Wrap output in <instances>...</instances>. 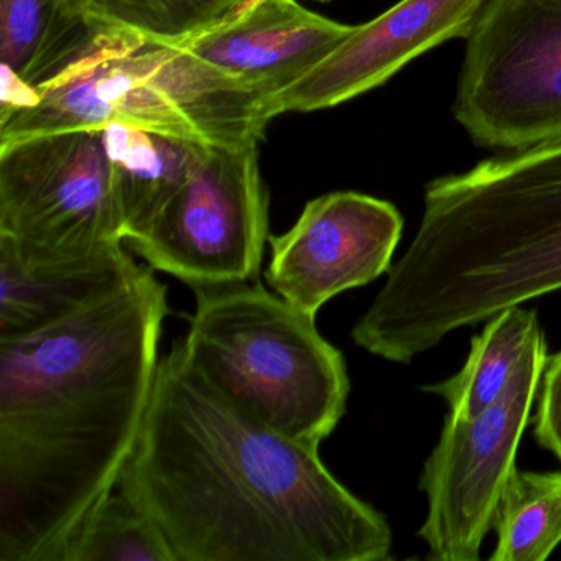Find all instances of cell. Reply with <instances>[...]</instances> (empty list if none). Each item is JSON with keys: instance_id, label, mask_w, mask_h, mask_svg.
I'll list each match as a JSON object with an SVG mask.
<instances>
[{"instance_id": "cell-1", "label": "cell", "mask_w": 561, "mask_h": 561, "mask_svg": "<svg viewBox=\"0 0 561 561\" xmlns=\"http://www.w3.org/2000/svg\"><path fill=\"white\" fill-rule=\"evenodd\" d=\"M176 561H383L389 522L308 448L219 396L176 341L117 482Z\"/></svg>"}, {"instance_id": "cell-2", "label": "cell", "mask_w": 561, "mask_h": 561, "mask_svg": "<svg viewBox=\"0 0 561 561\" xmlns=\"http://www.w3.org/2000/svg\"><path fill=\"white\" fill-rule=\"evenodd\" d=\"M169 313V288L142 265L77 317L0 341V561H61L116 491Z\"/></svg>"}, {"instance_id": "cell-3", "label": "cell", "mask_w": 561, "mask_h": 561, "mask_svg": "<svg viewBox=\"0 0 561 561\" xmlns=\"http://www.w3.org/2000/svg\"><path fill=\"white\" fill-rule=\"evenodd\" d=\"M423 203L351 331L367 353L409 364L458 328L561 290V139L432 180Z\"/></svg>"}, {"instance_id": "cell-4", "label": "cell", "mask_w": 561, "mask_h": 561, "mask_svg": "<svg viewBox=\"0 0 561 561\" xmlns=\"http://www.w3.org/2000/svg\"><path fill=\"white\" fill-rule=\"evenodd\" d=\"M264 100L183 47L114 31L87 60L44 88L25 87L0 114V147L75 130L136 127L211 146L259 144Z\"/></svg>"}, {"instance_id": "cell-5", "label": "cell", "mask_w": 561, "mask_h": 561, "mask_svg": "<svg viewBox=\"0 0 561 561\" xmlns=\"http://www.w3.org/2000/svg\"><path fill=\"white\" fill-rule=\"evenodd\" d=\"M183 353L229 403L274 432L320 449L346 413V360L314 320L261 280L196 288Z\"/></svg>"}, {"instance_id": "cell-6", "label": "cell", "mask_w": 561, "mask_h": 561, "mask_svg": "<svg viewBox=\"0 0 561 561\" xmlns=\"http://www.w3.org/2000/svg\"><path fill=\"white\" fill-rule=\"evenodd\" d=\"M465 41L453 114L472 142L561 139V0H484Z\"/></svg>"}, {"instance_id": "cell-7", "label": "cell", "mask_w": 561, "mask_h": 561, "mask_svg": "<svg viewBox=\"0 0 561 561\" xmlns=\"http://www.w3.org/2000/svg\"><path fill=\"white\" fill-rule=\"evenodd\" d=\"M257 146L198 144L185 182L130 249L192 290L257 282L271 238Z\"/></svg>"}, {"instance_id": "cell-8", "label": "cell", "mask_w": 561, "mask_h": 561, "mask_svg": "<svg viewBox=\"0 0 561 561\" xmlns=\"http://www.w3.org/2000/svg\"><path fill=\"white\" fill-rule=\"evenodd\" d=\"M547 360L541 333L491 409L468 422L446 415L420 478L428 514L419 537L428 545L432 560H479L482 541L494 527L502 492L517 469L515 456Z\"/></svg>"}, {"instance_id": "cell-9", "label": "cell", "mask_w": 561, "mask_h": 561, "mask_svg": "<svg viewBox=\"0 0 561 561\" xmlns=\"http://www.w3.org/2000/svg\"><path fill=\"white\" fill-rule=\"evenodd\" d=\"M0 236L58 251L126 242L101 130L0 147Z\"/></svg>"}, {"instance_id": "cell-10", "label": "cell", "mask_w": 561, "mask_h": 561, "mask_svg": "<svg viewBox=\"0 0 561 561\" xmlns=\"http://www.w3.org/2000/svg\"><path fill=\"white\" fill-rule=\"evenodd\" d=\"M403 218L386 199L334 192L311 199L282 236H271L265 280L291 307L317 318L324 304L387 274Z\"/></svg>"}, {"instance_id": "cell-11", "label": "cell", "mask_w": 561, "mask_h": 561, "mask_svg": "<svg viewBox=\"0 0 561 561\" xmlns=\"http://www.w3.org/2000/svg\"><path fill=\"white\" fill-rule=\"evenodd\" d=\"M484 0H400L357 25L321 64L291 87L268 98L265 116L313 113L379 88L432 48L466 38Z\"/></svg>"}, {"instance_id": "cell-12", "label": "cell", "mask_w": 561, "mask_h": 561, "mask_svg": "<svg viewBox=\"0 0 561 561\" xmlns=\"http://www.w3.org/2000/svg\"><path fill=\"white\" fill-rule=\"evenodd\" d=\"M297 0H248L205 34L180 45L267 103L354 34Z\"/></svg>"}, {"instance_id": "cell-13", "label": "cell", "mask_w": 561, "mask_h": 561, "mask_svg": "<svg viewBox=\"0 0 561 561\" xmlns=\"http://www.w3.org/2000/svg\"><path fill=\"white\" fill-rule=\"evenodd\" d=\"M140 268L124 242L58 251L0 236V341L77 317L126 287Z\"/></svg>"}, {"instance_id": "cell-14", "label": "cell", "mask_w": 561, "mask_h": 561, "mask_svg": "<svg viewBox=\"0 0 561 561\" xmlns=\"http://www.w3.org/2000/svg\"><path fill=\"white\" fill-rule=\"evenodd\" d=\"M114 31L94 18L88 0H0V67L44 88L87 60Z\"/></svg>"}, {"instance_id": "cell-15", "label": "cell", "mask_w": 561, "mask_h": 561, "mask_svg": "<svg viewBox=\"0 0 561 561\" xmlns=\"http://www.w3.org/2000/svg\"><path fill=\"white\" fill-rule=\"evenodd\" d=\"M123 209L126 242L139 238L188 176L198 144L152 130H101Z\"/></svg>"}, {"instance_id": "cell-16", "label": "cell", "mask_w": 561, "mask_h": 561, "mask_svg": "<svg viewBox=\"0 0 561 561\" xmlns=\"http://www.w3.org/2000/svg\"><path fill=\"white\" fill-rule=\"evenodd\" d=\"M535 311L520 305L505 308L489 318L481 334L471 341L465 367L456 376L425 387L448 402V415L458 420L478 419L507 390L528 347L540 336Z\"/></svg>"}, {"instance_id": "cell-17", "label": "cell", "mask_w": 561, "mask_h": 561, "mask_svg": "<svg viewBox=\"0 0 561 561\" xmlns=\"http://www.w3.org/2000/svg\"><path fill=\"white\" fill-rule=\"evenodd\" d=\"M491 561H543L561 543V472L515 469L502 492Z\"/></svg>"}, {"instance_id": "cell-18", "label": "cell", "mask_w": 561, "mask_h": 561, "mask_svg": "<svg viewBox=\"0 0 561 561\" xmlns=\"http://www.w3.org/2000/svg\"><path fill=\"white\" fill-rule=\"evenodd\" d=\"M61 561H176L156 522L114 491L84 520Z\"/></svg>"}, {"instance_id": "cell-19", "label": "cell", "mask_w": 561, "mask_h": 561, "mask_svg": "<svg viewBox=\"0 0 561 561\" xmlns=\"http://www.w3.org/2000/svg\"><path fill=\"white\" fill-rule=\"evenodd\" d=\"M98 21L152 44L180 47L234 14L248 0H88Z\"/></svg>"}, {"instance_id": "cell-20", "label": "cell", "mask_w": 561, "mask_h": 561, "mask_svg": "<svg viewBox=\"0 0 561 561\" xmlns=\"http://www.w3.org/2000/svg\"><path fill=\"white\" fill-rule=\"evenodd\" d=\"M535 438L561 462V351L548 357L535 413Z\"/></svg>"}]
</instances>
